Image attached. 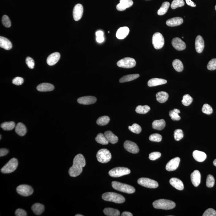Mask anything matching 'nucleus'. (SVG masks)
<instances>
[{
  "label": "nucleus",
  "instance_id": "1",
  "mask_svg": "<svg viewBox=\"0 0 216 216\" xmlns=\"http://www.w3.org/2000/svg\"><path fill=\"white\" fill-rule=\"evenodd\" d=\"M85 165V159L83 155L81 154H77L73 159V166L69 169V175L72 177L78 176L81 173L82 168Z\"/></svg>",
  "mask_w": 216,
  "mask_h": 216
},
{
  "label": "nucleus",
  "instance_id": "2",
  "mask_svg": "<svg viewBox=\"0 0 216 216\" xmlns=\"http://www.w3.org/2000/svg\"><path fill=\"white\" fill-rule=\"evenodd\" d=\"M153 205L155 209L164 210H170L174 209L176 206V204L174 202L163 199L154 201Z\"/></svg>",
  "mask_w": 216,
  "mask_h": 216
},
{
  "label": "nucleus",
  "instance_id": "3",
  "mask_svg": "<svg viewBox=\"0 0 216 216\" xmlns=\"http://www.w3.org/2000/svg\"><path fill=\"white\" fill-rule=\"evenodd\" d=\"M102 199L105 201L112 202L116 203H123L125 199L122 195L113 192H108L103 194Z\"/></svg>",
  "mask_w": 216,
  "mask_h": 216
},
{
  "label": "nucleus",
  "instance_id": "4",
  "mask_svg": "<svg viewBox=\"0 0 216 216\" xmlns=\"http://www.w3.org/2000/svg\"><path fill=\"white\" fill-rule=\"evenodd\" d=\"M112 186L113 188L116 190L125 193L132 194L134 193L135 191V189L134 187L119 182H112Z\"/></svg>",
  "mask_w": 216,
  "mask_h": 216
},
{
  "label": "nucleus",
  "instance_id": "5",
  "mask_svg": "<svg viewBox=\"0 0 216 216\" xmlns=\"http://www.w3.org/2000/svg\"><path fill=\"white\" fill-rule=\"evenodd\" d=\"M18 165L17 159L16 158H12L1 169V172L5 174L10 173L13 172L17 168Z\"/></svg>",
  "mask_w": 216,
  "mask_h": 216
},
{
  "label": "nucleus",
  "instance_id": "6",
  "mask_svg": "<svg viewBox=\"0 0 216 216\" xmlns=\"http://www.w3.org/2000/svg\"><path fill=\"white\" fill-rule=\"evenodd\" d=\"M97 158L99 162L105 163L110 161L112 156L110 152L105 149H100L97 154Z\"/></svg>",
  "mask_w": 216,
  "mask_h": 216
},
{
  "label": "nucleus",
  "instance_id": "7",
  "mask_svg": "<svg viewBox=\"0 0 216 216\" xmlns=\"http://www.w3.org/2000/svg\"><path fill=\"white\" fill-rule=\"evenodd\" d=\"M131 171L129 169L125 167H119L111 170L108 174L111 177H119L129 175Z\"/></svg>",
  "mask_w": 216,
  "mask_h": 216
},
{
  "label": "nucleus",
  "instance_id": "8",
  "mask_svg": "<svg viewBox=\"0 0 216 216\" xmlns=\"http://www.w3.org/2000/svg\"><path fill=\"white\" fill-rule=\"evenodd\" d=\"M152 43L155 49H161L165 44V39L163 35L158 32L154 33L153 36Z\"/></svg>",
  "mask_w": 216,
  "mask_h": 216
},
{
  "label": "nucleus",
  "instance_id": "9",
  "mask_svg": "<svg viewBox=\"0 0 216 216\" xmlns=\"http://www.w3.org/2000/svg\"><path fill=\"white\" fill-rule=\"evenodd\" d=\"M136 65L135 60L130 57H126L119 60L117 63V66L119 67L130 69L135 67Z\"/></svg>",
  "mask_w": 216,
  "mask_h": 216
},
{
  "label": "nucleus",
  "instance_id": "10",
  "mask_svg": "<svg viewBox=\"0 0 216 216\" xmlns=\"http://www.w3.org/2000/svg\"><path fill=\"white\" fill-rule=\"evenodd\" d=\"M137 182L142 186L150 188H157L158 184L155 180L147 178H141L138 179Z\"/></svg>",
  "mask_w": 216,
  "mask_h": 216
},
{
  "label": "nucleus",
  "instance_id": "11",
  "mask_svg": "<svg viewBox=\"0 0 216 216\" xmlns=\"http://www.w3.org/2000/svg\"><path fill=\"white\" fill-rule=\"evenodd\" d=\"M17 191L21 195L28 197L32 194L33 193V189L30 186L22 184L17 187Z\"/></svg>",
  "mask_w": 216,
  "mask_h": 216
},
{
  "label": "nucleus",
  "instance_id": "12",
  "mask_svg": "<svg viewBox=\"0 0 216 216\" xmlns=\"http://www.w3.org/2000/svg\"><path fill=\"white\" fill-rule=\"evenodd\" d=\"M125 150L133 154H137L139 152V149L137 144L130 141H125L124 144Z\"/></svg>",
  "mask_w": 216,
  "mask_h": 216
},
{
  "label": "nucleus",
  "instance_id": "13",
  "mask_svg": "<svg viewBox=\"0 0 216 216\" xmlns=\"http://www.w3.org/2000/svg\"><path fill=\"white\" fill-rule=\"evenodd\" d=\"M83 13V7L82 5L78 4L74 6L73 10V17L74 20L78 21L82 18Z\"/></svg>",
  "mask_w": 216,
  "mask_h": 216
},
{
  "label": "nucleus",
  "instance_id": "14",
  "mask_svg": "<svg viewBox=\"0 0 216 216\" xmlns=\"http://www.w3.org/2000/svg\"><path fill=\"white\" fill-rule=\"evenodd\" d=\"M180 158L178 157L173 158L167 163L166 166V169L167 171H175L179 167Z\"/></svg>",
  "mask_w": 216,
  "mask_h": 216
},
{
  "label": "nucleus",
  "instance_id": "15",
  "mask_svg": "<svg viewBox=\"0 0 216 216\" xmlns=\"http://www.w3.org/2000/svg\"><path fill=\"white\" fill-rule=\"evenodd\" d=\"M172 46L177 51H183L185 49L186 45L185 43L179 38H175L172 41Z\"/></svg>",
  "mask_w": 216,
  "mask_h": 216
},
{
  "label": "nucleus",
  "instance_id": "16",
  "mask_svg": "<svg viewBox=\"0 0 216 216\" xmlns=\"http://www.w3.org/2000/svg\"><path fill=\"white\" fill-rule=\"evenodd\" d=\"M97 101L96 98L93 96H85L78 98L77 102L80 104L89 105L94 104Z\"/></svg>",
  "mask_w": 216,
  "mask_h": 216
},
{
  "label": "nucleus",
  "instance_id": "17",
  "mask_svg": "<svg viewBox=\"0 0 216 216\" xmlns=\"http://www.w3.org/2000/svg\"><path fill=\"white\" fill-rule=\"evenodd\" d=\"M133 4L132 0H120V3L116 5V9L119 11H123L130 7Z\"/></svg>",
  "mask_w": 216,
  "mask_h": 216
},
{
  "label": "nucleus",
  "instance_id": "18",
  "mask_svg": "<svg viewBox=\"0 0 216 216\" xmlns=\"http://www.w3.org/2000/svg\"><path fill=\"white\" fill-rule=\"evenodd\" d=\"M191 180L192 184L195 187L198 186L201 180V173L198 170H195L191 175Z\"/></svg>",
  "mask_w": 216,
  "mask_h": 216
},
{
  "label": "nucleus",
  "instance_id": "19",
  "mask_svg": "<svg viewBox=\"0 0 216 216\" xmlns=\"http://www.w3.org/2000/svg\"><path fill=\"white\" fill-rule=\"evenodd\" d=\"M60 57L61 55L58 52L52 53L50 55L47 59V63L50 66H53L58 62Z\"/></svg>",
  "mask_w": 216,
  "mask_h": 216
},
{
  "label": "nucleus",
  "instance_id": "20",
  "mask_svg": "<svg viewBox=\"0 0 216 216\" xmlns=\"http://www.w3.org/2000/svg\"><path fill=\"white\" fill-rule=\"evenodd\" d=\"M195 45L198 53H201L203 51L205 47V43L203 37L200 35H198L196 37Z\"/></svg>",
  "mask_w": 216,
  "mask_h": 216
},
{
  "label": "nucleus",
  "instance_id": "21",
  "mask_svg": "<svg viewBox=\"0 0 216 216\" xmlns=\"http://www.w3.org/2000/svg\"><path fill=\"white\" fill-rule=\"evenodd\" d=\"M183 19L180 17H176L168 20L166 21V24L169 27H174L182 24Z\"/></svg>",
  "mask_w": 216,
  "mask_h": 216
},
{
  "label": "nucleus",
  "instance_id": "22",
  "mask_svg": "<svg viewBox=\"0 0 216 216\" xmlns=\"http://www.w3.org/2000/svg\"><path fill=\"white\" fill-rule=\"evenodd\" d=\"M129 29L127 27H120L116 32V37L119 39H125L129 34Z\"/></svg>",
  "mask_w": 216,
  "mask_h": 216
},
{
  "label": "nucleus",
  "instance_id": "23",
  "mask_svg": "<svg viewBox=\"0 0 216 216\" xmlns=\"http://www.w3.org/2000/svg\"><path fill=\"white\" fill-rule=\"evenodd\" d=\"M169 182L170 184L176 189L181 191L184 189V184L183 182L177 178H171Z\"/></svg>",
  "mask_w": 216,
  "mask_h": 216
},
{
  "label": "nucleus",
  "instance_id": "24",
  "mask_svg": "<svg viewBox=\"0 0 216 216\" xmlns=\"http://www.w3.org/2000/svg\"><path fill=\"white\" fill-rule=\"evenodd\" d=\"M192 156L194 158L199 162H203L207 158V155L205 153L197 150L193 151Z\"/></svg>",
  "mask_w": 216,
  "mask_h": 216
},
{
  "label": "nucleus",
  "instance_id": "25",
  "mask_svg": "<svg viewBox=\"0 0 216 216\" xmlns=\"http://www.w3.org/2000/svg\"><path fill=\"white\" fill-rule=\"evenodd\" d=\"M0 47L6 50H9L12 48L11 42L6 38L3 36L0 37Z\"/></svg>",
  "mask_w": 216,
  "mask_h": 216
},
{
  "label": "nucleus",
  "instance_id": "26",
  "mask_svg": "<svg viewBox=\"0 0 216 216\" xmlns=\"http://www.w3.org/2000/svg\"><path fill=\"white\" fill-rule=\"evenodd\" d=\"M167 83V81L166 80L162 78H153L149 80L148 82V85L150 87H152L165 84Z\"/></svg>",
  "mask_w": 216,
  "mask_h": 216
},
{
  "label": "nucleus",
  "instance_id": "27",
  "mask_svg": "<svg viewBox=\"0 0 216 216\" xmlns=\"http://www.w3.org/2000/svg\"><path fill=\"white\" fill-rule=\"evenodd\" d=\"M54 88V86L50 83H43L39 85L36 89L39 91L47 92L53 91Z\"/></svg>",
  "mask_w": 216,
  "mask_h": 216
},
{
  "label": "nucleus",
  "instance_id": "28",
  "mask_svg": "<svg viewBox=\"0 0 216 216\" xmlns=\"http://www.w3.org/2000/svg\"><path fill=\"white\" fill-rule=\"evenodd\" d=\"M15 131L17 134L21 137L25 135L27 132L25 126L21 123H18L15 127Z\"/></svg>",
  "mask_w": 216,
  "mask_h": 216
},
{
  "label": "nucleus",
  "instance_id": "29",
  "mask_svg": "<svg viewBox=\"0 0 216 216\" xmlns=\"http://www.w3.org/2000/svg\"><path fill=\"white\" fill-rule=\"evenodd\" d=\"M108 142L112 144L117 143L118 141V138L111 131H106L104 134Z\"/></svg>",
  "mask_w": 216,
  "mask_h": 216
},
{
  "label": "nucleus",
  "instance_id": "30",
  "mask_svg": "<svg viewBox=\"0 0 216 216\" xmlns=\"http://www.w3.org/2000/svg\"><path fill=\"white\" fill-rule=\"evenodd\" d=\"M165 125L166 123L164 120H155L153 122L152 127L154 129L160 131L164 129Z\"/></svg>",
  "mask_w": 216,
  "mask_h": 216
},
{
  "label": "nucleus",
  "instance_id": "31",
  "mask_svg": "<svg viewBox=\"0 0 216 216\" xmlns=\"http://www.w3.org/2000/svg\"><path fill=\"white\" fill-rule=\"evenodd\" d=\"M32 210L36 215H40L44 211V207L42 204L37 203L32 205Z\"/></svg>",
  "mask_w": 216,
  "mask_h": 216
},
{
  "label": "nucleus",
  "instance_id": "32",
  "mask_svg": "<svg viewBox=\"0 0 216 216\" xmlns=\"http://www.w3.org/2000/svg\"><path fill=\"white\" fill-rule=\"evenodd\" d=\"M157 100L160 103H164L169 98V94L164 91L159 92L156 94Z\"/></svg>",
  "mask_w": 216,
  "mask_h": 216
},
{
  "label": "nucleus",
  "instance_id": "33",
  "mask_svg": "<svg viewBox=\"0 0 216 216\" xmlns=\"http://www.w3.org/2000/svg\"><path fill=\"white\" fill-rule=\"evenodd\" d=\"M103 212L106 215L108 216H119L120 215V211L117 209L113 208H105Z\"/></svg>",
  "mask_w": 216,
  "mask_h": 216
},
{
  "label": "nucleus",
  "instance_id": "34",
  "mask_svg": "<svg viewBox=\"0 0 216 216\" xmlns=\"http://www.w3.org/2000/svg\"><path fill=\"white\" fill-rule=\"evenodd\" d=\"M139 77V74H132L125 75L120 78L119 82L121 83L131 81L134 80Z\"/></svg>",
  "mask_w": 216,
  "mask_h": 216
},
{
  "label": "nucleus",
  "instance_id": "35",
  "mask_svg": "<svg viewBox=\"0 0 216 216\" xmlns=\"http://www.w3.org/2000/svg\"><path fill=\"white\" fill-rule=\"evenodd\" d=\"M172 66L176 71L181 72L183 71L184 66L182 62L179 59H175L172 62Z\"/></svg>",
  "mask_w": 216,
  "mask_h": 216
},
{
  "label": "nucleus",
  "instance_id": "36",
  "mask_svg": "<svg viewBox=\"0 0 216 216\" xmlns=\"http://www.w3.org/2000/svg\"><path fill=\"white\" fill-rule=\"evenodd\" d=\"M1 128L5 131H11L15 127V123L13 121L6 122L1 124Z\"/></svg>",
  "mask_w": 216,
  "mask_h": 216
},
{
  "label": "nucleus",
  "instance_id": "37",
  "mask_svg": "<svg viewBox=\"0 0 216 216\" xmlns=\"http://www.w3.org/2000/svg\"><path fill=\"white\" fill-rule=\"evenodd\" d=\"M170 5V3L168 2H164L160 8L158 10V15H163L166 14L168 11Z\"/></svg>",
  "mask_w": 216,
  "mask_h": 216
},
{
  "label": "nucleus",
  "instance_id": "38",
  "mask_svg": "<svg viewBox=\"0 0 216 216\" xmlns=\"http://www.w3.org/2000/svg\"><path fill=\"white\" fill-rule=\"evenodd\" d=\"M95 140L98 143L103 145H108L109 142L105 135L101 133L98 134L95 138Z\"/></svg>",
  "mask_w": 216,
  "mask_h": 216
},
{
  "label": "nucleus",
  "instance_id": "39",
  "mask_svg": "<svg viewBox=\"0 0 216 216\" xmlns=\"http://www.w3.org/2000/svg\"><path fill=\"white\" fill-rule=\"evenodd\" d=\"M150 107L148 105H139L136 107L135 111L137 113L145 114L150 111Z\"/></svg>",
  "mask_w": 216,
  "mask_h": 216
},
{
  "label": "nucleus",
  "instance_id": "40",
  "mask_svg": "<svg viewBox=\"0 0 216 216\" xmlns=\"http://www.w3.org/2000/svg\"><path fill=\"white\" fill-rule=\"evenodd\" d=\"M110 118L108 116H101L98 119L97 123L100 126H104L108 124L110 121Z\"/></svg>",
  "mask_w": 216,
  "mask_h": 216
},
{
  "label": "nucleus",
  "instance_id": "41",
  "mask_svg": "<svg viewBox=\"0 0 216 216\" xmlns=\"http://www.w3.org/2000/svg\"><path fill=\"white\" fill-rule=\"evenodd\" d=\"M192 100H193V99H192V97L188 94H186L183 96L182 103L183 105L188 106L192 103Z\"/></svg>",
  "mask_w": 216,
  "mask_h": 216
},
{
  "label": "nucleus",
  "instance_id": "42",
  "mask_svg": "<svg viewBox=\"0 0 216 216\" xmlns=\"http://www.w3.org/2000/svg\"><path fill=\"white\" fill-rule=\"evenodd\" d=\"M129 129L131 131L137 134L141 133L142 131L141 126L136 123L133 124L131 126H129Z\"/></svg>",
  "mask_w": 216,
  "mask_h": 216
},
{
  "label": "nucleus",
  "instance_id": "43",
  "mask_svg": "<svg viewBox=\"0 0 216 216\" xmlns=\"http://www.w3.org/2000/svg\"><path fill=\"white\" fill-rule=\"evenodd\" d=\"M184 5L183 0H174L171 5V8L172 9H175L178 7H182Z\"/></svg>",
  "mask_w": 216,
  "mask_h": 216
},
{
  "label": "nucleus",
  "instance_id": "44",
  "mask_svg": "<svg viewBox=\"0 0 216 216\" xmlns=\"http://www.w3.org/2000/svg\"><path fill=\"white\" fill-rule=\"evenodd\" d=\"M215 183V180L214 176L211 175H208L207 178L206 185L209 188H212L213 187Z\"/></svg>",
  "mask_w": 216,
  "mask_h": 216
},
{
  "label": "nucleus",
  "instance_id": "45",
  "mask_svg": "<svg viewBox=\"0 0 216 216\" xmlns=\"http://www.w3.org/2000/svg\"><path fill=\"white\" fill-rule=\"evenodd\" d=\"M174 138L176 141H180L184 137L183 131L181 129H178L175 130L174 134Z\"/></svg>",
  "mask_w": 216,
  "mask_h": 216
},
{
  "label": "nucleus",
  "instance_id": "46",
  "mask_svg": "<svg viewBox=\"0 0 216 216\" xmlns=\"http://www.w3.org/2000/svg\"><path fill=\"white\" fill-rule=\"evenodd\" d=\"M203 112L207 115H210L213 113V109L212 107L209 104H205L203 106L202 109Z\"/></svg>",
  "mask_w": 216,
  "mask_h": 216
},
{
  "label": "nucleus",
  "instance_id": "47",
  "mask_svg": "<svg viewBox=\"0 0 216 216\" xmlns=\"http://www.w3.org/2000/svg\"><path fill=\"white\" fill-rule=\"evenodd\" d=\"M149 140L150 141H153V142H160L161 141L162 139V137L161 135L157 134V133H155L150 135L149 138Z\"/></svg>",
  "mask_w": 216,
  "mask_h": 216
},
{
  "label": "nucleus",
  "instance_id": "48",
  "mask_svg": "<svg viewBox=\"0 0 216 216\" xmlns=\"http://www.w3.org/2000/svg\"><path fill=\"white\" fill-rule=\"evenodd\" d=\"M2 24L6 28H9L11 26V22L9 17L7 15H4L2 17Z\"/></svg>",
  "mask_w": 216,
  "mask_h": 216
},
{
  "label": "nucleus",
  "instance_id": "49",
  "mask_svg": "<svg viewBox=\"0 0 216 216\" xmlns=\"http://www.w3.org/2000/svg\"><path fill=\"white\" fill-rule=\"evenodd\" d=\"M207 68L208 70H213L216 69V59H212L208 63Z\"/></svg>",
  "mask_w": 216,
  "mask_h": 216
},
{
  "label": "nucleus",
  "instance_id": "50",
  "mask_svg": "<svg viewBox=\"0 0 216 216\" xmlns=\"http://www.w3.org/2000/svg\"><path fill=\"white\" fill-rule=\"evenodd\" d=\"M97 42L99 43H103L104 41V33L103 31H99L96 32Z\"/></svg>",
  "mask_w": 216,
  "mask_h": 216
},
{
  "label": "nucleus",
  "instance_id": "51",
  "mask_svg": "<svg viewBox=\"0 0 216 216\" xmlns=\"http://www.w3.org/2000/svg\"><path fill=\"white\" fill-rule=\"evenodd\" d=\"M161 153L158 152H154L149 154V158L152 161H154L160 157Z\"/></svg>",
  "mask_w": 216,
  "mask_h": 216
},
{
  "label": "nucleus",
  "instance_id": "52",
  "mask_svg": "<svg viewBox=\"0 0 216 216\" xmlns=\"http://www.w3.org/2000/svg\"><path fill=\"white\" fill-rule=\"evenodd\" d=\"M169 116L172 120H179L180 119V116H179V114L173 110L170 111Z\"/></svg>",
  "mask_w": 216,
  "mask_h": 216
},
{
  "label": "nucleus",
  "instance_id": "53",
  "mask_svg": "<svg viewBox=\"0 0 216 216\" xmlns=\"http://www.w3.org/2000/svg\"><path fill=\"white\" fill-rule=\"evenodd\" d=\"M26 64L28 67L31 69H33L35 66V62L32 58L27 57L26 59Z\"/></svg>",
  "mask_w": 216,
  "mask_h": 216
},
{
  "label": "nucleus",
  "instance_id": "54",
  "mask_svg": "<svg viewBox=\"0 0 216 216\" xmlns=\"http://www.w3.org/2000/svg\"><path fill=\"white\" fill-rule=\"evenodd\" d=\"M24 82V79L21 77H16L14 78L12 81L13 83L16 85H21Z\"/></svg>",
  "mask_w": 216,
  "mask_h": 216
},
{
  "label": "nucleus",
  "instance_id": "55",
  "mask_svg": "<svg viewBox=\"0 0 216 216\" xmlns=\"http://www.w3.org/2000/svg\"><path fill=\"white\" fill-rule=\"evenodd\" d=\"M203 216H216V212L214 209L210 208L208 209L203 213Z\"/></svg>",
  "mask_w": 216,
  "mask_h": 216
},
{
  "label": "nucleus",
  "instance_id": "56",
  "mask_svg": "<svg viewBox=\"0 0 216 216\" xmlns=\"http://www.w3.org/2000/svg\"><path fill=\"white\" fill-rule=\"evenodd\" d=\"M15 215L17 216H27V213L23 209H18L16 210L15 212Z\"/></svg>",
  "mask_w": 216,
  "mask_h": 216
},
{
  "label": "nucleus",
  "instance_id": "57",
  "mask_svg": "<svg viewBox=\"0 0 216 216\" xmlns=\"http://www.w3.org/2000/svg\"><path fill=\"white\" fill-rule=\"evenodd\" d=\"M9 153V150L6 149L1 148L0 149V157H2L7 155Z\"/></svg>",
  "mask_w": 216,
  "mask_h": 216
},
{
  "label": "nucleus",
  "instance_id": "58",
  "mask_svg": "<svg viewBox=\"0 0 216 216\" xmlns=\"http://www.w3.org/2000/svg\"><path fill=\"white\" fill-rule=\"evenodd\" d=\"M186 2L187 5L192 7H195L196 6L195 4L191 0H186Z\"/></svg>",
  "mask_w": 216,
  "mask_h": 216
},
{
  "label": "nucleus",
  "instance_id": "59",
  "mask_svg": "<svg viewBox=\"0 0 216 216\" xmlns=\"http://www.w3.org/2000/svg\"><path fill=\"white\" fill-rule=\"evenodd\" d=\"M121 216H133V214L130 212L125 211L122 213Z\"/></svg>",
  "mask_w": 216,
  "mask_h": 216
},
{
  "label": "nucleus",
  "instance_id": "60",
  "mask_svg": "<svg viewBox=\"0 0 216 216\" xmlns=\"http://www.w3.org/2000/svg\"><path fill=\"white\" fill-rule=\"evenodd\" d=\"M173 111H175V112H177L178 114L180 113V111H179V109H176V108H175V109H174Z\"/></svg>",
  "mask_w": 216,
  "mask_h": 216
},
{
  "label": "nucleus",
  "instance_id": "61",
  "mask_svg": "<svg viewBox=\"0 0 216 216\" xmlns=\"http://www.w3.org/2000/svg\"><path fill=\"white\" fill-rule=\"evenodd\" d=\"M213 165L216 167V159L214 160V161H213Z\"/></svg>",
  "mask_w": 216,
  "mask_h": 216
},
{
  "label": "nucleus",
  "instance_id": "62",
  "mask_svg": "<svg viewBox=\"0 0 216 216\" xmlns=\"http://www.w3.org/2000/svg\"><path fill=\"white\" fill-rule=\"evenodd\" d=\"M75 216H83V215H82V214H76V215Z\"/></svg>",
  "mask_w": 216,
  "mask_h": 216
},
{
  "label": "nucleus",
  "instance_id": "63",
  "mask_svg": "<svg viewBox=\"0 0 216 216\" xmlns=\"http://www.w3.org/2000/svg\"><path fill=\"white\" fill-rule=\"evenodd\" d=\"M215 10H216V6H215Z\"/></svg>",
  "mask_w": 216,
  "mask_h": 216
},
{
  "label": "nucleus",
  "instance_id": "64",
  "mask_svg": "<svg viewBox=\"0 0 216 216\" xmlns=\"http://www.w3.org/2000/svg\"><path fill=\"white\" fill-rule=\"evenodd\" d=\"M0 139H1V137H0Z\"/></svg>",
  "mask_w": 216,
  "mask_h": 216
}]
</instances>
